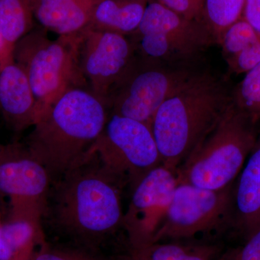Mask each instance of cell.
Masks as SVG:
<instances>
[{
	"label": "cell",
	"mask_w": 260,
	"mask_h": 260,
	"mask_svg": "<svg viewBox=\"0 0 260 260\" xmlns=\"http://www.w3.org/2000/svg\"><path fill=\"white\" fill-rule=\"evenodd\" d=\"M54 184L47 213L56 229L93 249L123 225L121 181L93 147Z\"/></svg>",
	"instance_id": "1"
},
{
	"label": "cell",
	"mask_w": 260,
	"mask_h": 260,
	"mask_svg": "<svg viewBox=\"0 0 260 260\" xmlns=\"http://www.w3.org/2000/svg\"><path fill=\"white\" fill-rule=\"evenodd\" d=\"M109 114L88 89H70L39 116L27 148L51 177H59L88 153Z\"/></svg>",
	"instance_id": "2"
},
{
	"label": "cell",
	"mask_w": 260,
	"mask_h": 260,
	"mask_svg": "<svg viewBox=\"0 0 260 260\" xmlns=\"http://www.w3.org/2000/svg\"><path fill=\"white\" fill-rule=\"evenodd\" d=\"M232 102L225 82L199 72L159 107L151 124L162 164L176 172Z\"/></svg>",
	"instance_id": "3"
},
{
	"label": "cell",
	"mask_w": 260,
	"mask_h": 260,
	"mask_svg": "<svg viewBox=\"0 0 260 260\" xmlns=\"http://www.w3.org/2000/svg\"><path fill=\"white\" fill-rule=\"evenodd\" d=\"M255 124L232 102L216 126L178 167V183L210 190L232 186L257 143Z\"/></svg>",
	"instance_id": "4"
},
{
	"label": "cell",
	"mask_w": 260,
	"mask_h": 260,
	"mask_svg": "<svg viewBox=\"0 0 260 260\" xmlns=\"http://www.w3.org/2000/svg\"><path fill=\"white\" fill-rule=\"evenodd\" d=\"M83 34L51 40L45 30H32L15 44L13 59L28 77L37 101L38 119L70 89L89 90L80 68Z\"/></svg>",
	"instance_id": "5"
},
{
	"label": "cell",
	"mask_w": 260,
	"mask_h": 260,
	"mask_svg": "<svg viewBox=\"0 0 260 260\" xmlns=\"http://www.w3.org/2000/svg\"><path fill=\"white\" fill-rule=\"evenodd\" d=\"M198 73L186 64H165L137 55L126 74L108 94L105 104L110 114L151 127L159 107Z\"/></svg>",
	"instance_id": "6"
},
{
	"label": "cell",
	"mask_w": 260,
	"mask_h": 260,
	"mask_svg": "<svg viewBox=\"0 0 260 260\" xmlns=\"http://www.w3.org/2000/svg\"><path fill=\"white\" fill-rule=\"evenodd\" d=\"M128 37L137 55L170 64H185L215 43L204 23L186 19L156 0L149 2Z\"/></svg>",
	"instance_id": "7"
},
{
	"label": "cell",
	"mask_w": 260,
	"mask_h": 260,
	"mask_svg": "<svg viewBox=\"0 0 260 260\" xmlns=\"http://www.w3.org/2000/svg\"><path fill=\"white\" fill-rule=\"evenodd\" d=\"M93 149L111 170L129 178L133 185L162 164L151 127L116 114H109Z\"/></svg>",
	"instance_id": "8"
},
{
	"label": "cell",
	"mask_w": 260,
	"mask_h": 260,
	"mask_svg": "<svg viewBox=\"0 0 260 260\" xmlns=\"http://www.w3.org/2000/svg\"><path fill=\"white\" fill-rule=\"evenodd\" d=\"M231 187L210 190L178 183L152 244L167 239H188L221 225L232 205Z\"/></svg>",
	"instance_id": "9"
},
{
	"label": "cell",
	"mask_w": 260,
	"mask_h": 260,
	"mask_svg": "<svg viewBox=\"0 0 260 260\" xmlns=\"http://www.w3.org/2000/svg\"><path fill=\"white\" fill-rule=\"evenodd\" d=\"M177 185L176 172L162 164L145 174L133 185L122 225L127 232L133 259L153 243Z\"/></svg>",
	"instance_id": "10"
},
{
	"label": "cell",
	"mask_w": 260,
	"mask_h": 260,
	"mask_svg": "<svg viewBox=\"0 0 260 260\" xmlns=\"http://www.w3.org/2000/svg\"><path fill=\"white\" fill-rule=\"evenodd\" d=\"M51 179L27 146L17 143L0 145V194L9 198V206L45 216Z\"/></svg>",
	"instance_id": "11"
},
{
	"label": "cell",
	"mask_w": 260,
	"mask_h": 260,
	"mask_svg": "<svg viewBox=\"0 0 260 260\" xmlns=\"http://www.w3.org/2000/svg\"><path fill=\"white\" fill-rule=\"evenodd\" d=\"M136 56L133 43L126 36L92 29L83 34L80 50L82 73L89 90L104 104Z\"/></svg>",
	"instance_id": "12"
},
{
	"label": "cell",
	"mask_w": 260,
	"mask_h": 260,
	"mask_svg": "<svg viewBox=\"0 0 260 260\" xmlns=\"http://www.w3.org/2000/svg\"><path fill=\"white\" fill-rule=\"evenodd\" d=\"M42 220L9 207L0 224V260H36L47 242Z\"/></svg>",
	"instance_id": "13"
},
{
	"label": "cell",
	"mask_w": 260,
	"mask_h": 260,
	"mask_svg": "<svg viewBox=\"0 0 260 260\" xmlns=\"http://www.w3.org/2000/svg\"><path fill=\"white\" fill-rule=\"evenodd\" d=\"M0 112L17 132L34 126L39 116L28 77L14 60L0 73Z\"/></svg>",
	"instance_id": "14"
},
{
	"label": "cell",
	"mask_w": 260,
	"mask_h": 260,
	"mask_svg": "<svg viewBox=\"0 0 260 260\" xmlns=\"http://www.w3.org/2000/svg\"><path fill=\"white\" fill-rule=\"evenodd\" d=\"M94 0H31L34 18L59 36L80 35L88 30Z\"/></svg>",
	"instance_id": "15"
},
{
	"label": "cell",
	"mask_w": 260,
	"mask_h": 260,
	"mask_svg": "<svg viewBox=\"0 0 260 260\" xmlns=\"http://www.w3.org/2000/svg\"><path fill=\"white\" fill-rule=\"evenodd\" d=\"M235 205L238 225L248 237L260 225V141L241 173Z\"/></svg>",
	"instance_id": "16"
},
{
	"label": "cell",
	"mask_w": 260,
	"mask_h": 260,
	"mask_svg": "<svg viewBox=\"0 0 260 260\" xmlns=\"http://www.w3.org/2000/svg\"><path fill=\"white\" fill-rule=\"evenodd\" d=\"M150 0H94L88 29L129 37L138 28Z\"/></svg>",
	"instance_id": "17"
},
{
	"label": "cell",
	"mask_w": 260,
	"mask_h": 260,
	"mask_svg": "<svg viewBox=\"0 0 260 260\" xmlns=\"http://www.w3.org/2000/svg\"><path fill=\"white\" fill-rule=\"evenodd\" d=\"M31 0H0V32L13 48L32 30Z\"/></svg>",
	"instance_id": "18"
},
{
	"label": "cell",
	"mask_w": 260,
	"mask_h": 260,
	"mask_svg": "<svg viewBox=\"0 0 260 260\" xmlns=\"http://www.w3.org/2000/svg\"><path fill=\"white\" fill-rule=\"evenodd\" d=\"M246 0H204L203 17L214 40L219 44L224 32L242 18Z\"/></svg>",
	"instance_id": "19"
},
{
	"label": "cell",
	"mask_w": 260,
	"mask_h": 260,
	"mask_svg": "<svg viewBox=\"0 0 260 260\" xmlns=\"http://www.w3.org/2000/svg\"><path fill=\"white\" fill-rule=\"evenodd\" d=\"M234 105L256 122L260 119V64L245 74L232 91Z\"/></svg>",
	"instance_id": "20"
},
{
	"label": "cell",
	"mask_w": 260,
	"mask_h": 260,
	"mask_svg": "<svg viewBox=\"0 0 260 260\" xmlns=\"http://www.w3.org/2000/svg\"><path fill=\"white\" fill-rule=\"evenodd\" d=\"M259 39L254 29L242 18L224 32L218 44L227 61Z\"/></svg>",
	"instance_id": "21"
},
{
	"label": "cell",
	"mask_w": 260,
	"mask_h": 260,
	"mask_svg": "<svg viewBox=\"0 0 260 260\" xmlns=\"http://www.w3.org/2000/svg\"><path fill=\"white\" fill-rule=\"evenodd\" d=\"M36 260H105L93 249L78 246L51 245L47 242L42 246Z\"/></svg>",
	"instance_id": "22"
},
{
	"label": "cell",
	"mask_w": 260,
	"mask_h": 260,
	"mask_svg": "<svg viewBox=\"0 0 260 260\" xmlns=\"http://www.w3.org/2000/svg\"><path fill=\"white\" fill-rule=\"evenodd\" d=\"M229 70L236 74L248 73L260 64V39L227 61Z\"/></svg>",
	"instance_id": "23"
},
{
	"label": "cell",
	"mask_w": 260,
	"mask_h": 260,
	"mask_svg": "<svg viewBox=\"0 0 260 260\" xmlns=\"http://www.w3.org/2000/svg\"><path fill=\"white\" fill-rule=\"evenodd\" d=\"M215 260H260V225L243 245L228 251Z\"/></svg>",
	"instance_id": "24"
},
{
	"label": "cell",
	"mask_w": 260,
	"mask_h": 260,
	"mask_svg": "<svg viewBox=\"0 0 260 260\" xmlns=\"http://www.w3.org/2000/svg\"><path fill=\"white\" fill-rule=\"evenodd\" d=\"M156 1L186 19L205 23L204 17H203L204 0H156Z\"/></svg>",
	"instance_id": "25"
},
{
	"label": "cell",
	"mask_w": 260,
	"mask_h": 260,
	"mask_svg": "<svg viewBox=\"0 0 260 260\" xmlns=\"http://www.w3.org/2000/svg\"><path fill=\"white\" fill-rule=\"evenodd\" d=\"M217 248L208 245H184L177 260H215Z\"/></svg>",
	"instance_id": "26"
},
{
	"label": "cell",
	"mask_w": 260,
	"mask_h": 260,
	"mask_svg": "<svg viewBox=\"0 0 260 260\" xmlns=\"http://www.w3.org/2000/svg\"><path fill=\"white\" fill-rule=\"evenodd\" d=\"M242 18L254 29L260 39V0H246Z\"/></svg>",
	"instance_id": "27"
},
{
	"label": "cell",
	"mask_w": 260,
	"mask_h": 260,
	"mask_svg": "<svg viewBox=\"0 0 260 260\" xmlns=\"http://www.w3.org/2000/svg\"><path fill=\"white\" fill-rule=\"evenodd\" d=\"M13 49L14 48L10 47L0 32V73L7 65L14 60Z\"/></svg>",
	"instance_id": "28"
},
{
	"label": "cell",
	"mask_w": 260,
	"mask_h": 260,
	"mask_svg": "<svg viewBox=\"0 0 260 260\" xmlns=\"http://www.w3.org/2000/svg\"><path fill=\"white\" fill-rule=\"evenodd\" d=\"M3 217L4 216H3V214H2L1 213V210H0V221H1L2 220H3Z\"/></svg>",
	"instance_id": "29"
}]
</instances>
